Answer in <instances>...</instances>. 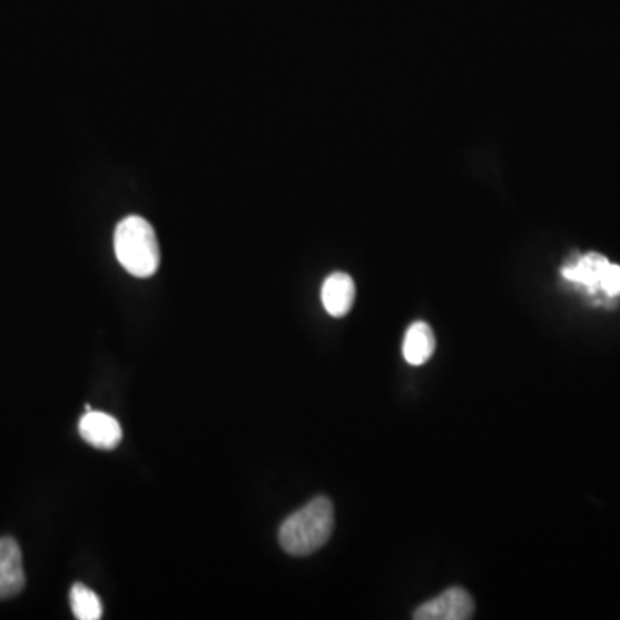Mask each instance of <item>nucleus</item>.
<instances>
[{
    "mask_svg": "<svg viewBox=\"0 0 620 620\" xmlns=\"http://www.w3.org/2000/svg\"><path fill=\"white\" fill-rule=\"evenodd\" d=\"M335 528V509L332 500L317 496L279 528V544L288 555L307 557L323 549Z\"/></svg>",
    "mask_w": 620,
    "mask_h": 620,
    "instance_id": "obj_1",
    "label": "nucleus"
},
{
    "mask_svg": "<svg viewBox=\"0 0 620 620\" xmlns=\"http://www.w3.org/2000/svg\"><path fill=\"white\" fill-rule=\"evenodd\" d=\"M115 252L119 264L135 278H150L160 264L159 242L147 219L128 216L115 233Z\"/></svg>",
    "mask_w": 620,
    "mask_h": 620,
    "instance_id": "obj_2",
    "label": "nucleus"
},
{
    "mask_svg": "<svg viewBox=\"0 0 620 620\" xmlns=\"http://www.w3.org/2000/svg\"><path fill=\"white\" fill-rule=\"evenodd\" d=\"M562 275L569 282L587 286L591 292L600 289L609 297L620 295V266L610 263L603 255H584L578 263L563 267Z\"/></svg>",
    "mask_w": 620,
    "mask_h": 620,
    "instance_id": "obj_3",
    "label": "nucleus"
},
{
    "mask_svg": "<svg viewBox=\"0 0 620 620\" xmlns=\"http://www.w3.org/2000/svg\"><path fill=\"white\" fill-rule=\"evenodd\" d=\"M474 600L464 588H449L414 612L415 620H468L474 616Z\"/></svg>",
    "mask_w": 620,
    "mask_h": 620,
    "instance_id": "obj_4",
    "label": "nucleus"
},
{
    "mask_svg": "<svg viewBox=\"0 0 620 620\" xmlns=\"http://www.w3.org/2000/svg\"><path fill=\"white\" fill-rule=\"evenodd\" d=\"M24 588L23 555L12 538L0 540V600L16 597Z\"/></svg>",
    "mask_w": 620,
    "mask_h": 620,
    "instance_id": "obj_5",
    "label": "nucleus"
},
{
    "mask_svg": "<svg viewBox=\"0 0 620 620\" xmlns=\"http://www.w3.org/2000/svg\"><path fill=\"white\" fill-rule=\"evenodd\" d=\"M80 434L88 445L112 450L121 443L122 430L112 415L90 411L80 419Z\"/></svg>",
    "mask_w": 620,
    "mask_h": 620,
    "instance_id": "obj_6",
    "label": "nucleus"
},
{
    "mask_svg": "<svg viewBox=\"0 0 620 620\" xmlns=\"http://www.w3.org/2000/svg\"><path fill=\"white\" fill-rule=\"evenodd\" d=\"M326 313L333 317H343L351 313L355 302V283L345 273H333L327 276L321 289Z\"/></svg>",
    "mask_w": 620,
    "mask_h": 620,
    "instance_id": "obj_7",
    "label": "nucleus"
},
{
    "mask_svg": "<svg viewBox=\"0 0 620 620\" xmlns=\"http://www.w3.org/2000/svg\"><path fill=\"white\" fill-rule=\"evenodd\" d=\"M436 348L433 329L430 324L419 321L411 324L404 339V357L411 366H423L433 357Z\"/></svg>",
    "mask_w": 620,
    "mask_h": 620,
    "instance_id": "obj_8",
    "label": "nucleus"
},
{
    "mask_svg": "<svg viewBox=\"0 0 620 620\" xmlns=\"http://www.w3.org/2000/svg\"><path fill=\"white\" fill-rule=\"evenodd\" d=\"M72 613L78 620H99L102 617V601L96 591L77 582L69 593Z\"/></svg>",
    "mask_w": 620,
    "mask_h": 620,
    "instance_id": "obj_9",
    "label": "nucleus"
}]
</instances>
